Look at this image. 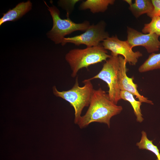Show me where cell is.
Masks as SVG:
<instances>
[{
    "instance_id": "7c38bea8",
    "label": "cell",
    "mask_w": 160,
    "mask_h": 160,
    "mask_svg": "<svg viewBox=\"0 0 160 160\" xmlns=\"http://www.w3.org/2000/svg\"><path fill=\"white\" fill-rule=\"evenodd\" d=\"M114 0H87L83 1L79 6L80 10L89 9L92 13L105 12L109 5L113 4Z\"/></svg>"
},
{
    "instance_id": "8992f818",
    "label": "cell",
    "mask_w": 160,
    "mask_h": 160,
    "mask_svg": "<svg viewBox=\"0 0 160 160\" xmlns=\"http://www.w3.org/2000/svg\"><path fill=\"white\" fill-rule=\"evenodd\" d=\"M105 22L101 20L97 24L89 26L83 33L71 37L64 38L61 44L64 46L67 43H71L76 46L83 44L87 47L97 46L100 42L109 37L108 32L105 31Z\"/></svg>"
},
{
    "instance_id": "277c9868",
    "label": "cell",
    "mask_w": 160,
    "mask_h": 160,
    "mask_svg": "<svg viewBox=\"0 0 160 160\" xmlns=\"http://www.w3.org/2000/svg\"><path fill=\"white\" fill-rule=\"evenodd\" d=\"M45 3L51 15L53 23L52 29L47 35L56 44H61L65 36L74 31H85L90 25L89 21L87 20L76 23L70 18L69 15H67L66 19H62L60 17V11L56 7H49Z\"/></svg>"
},
{
    "instance_id": "ba28073f",
    "label": "cell",
    "mask_w": 160,
    "mask_h": 160,
    "mask_svg": "<svg viewBox=\"0 0 160 160\" xmlns=\"http://www.w3.org/2000/svg\"><path fill=\"white\" fill-rule=\"evenodd\" d=\"M127 41L132 48L136 46L144 47L149 53L157 52L160 48L159 36L155 33L144 34L130 27H127Z\"/></svg>"
},
{
    "instance_id": "9c48e42d",
    "label": "cell",
    "mask_w": 160,
    "mask_h": 160,
    "mask_svg": "<svg viewBox=\"0 0 160 160\" xmlns=\"http://www.w3.org/2000/svg\"><path fill=\"white\" fill-rule=\"evenodd\" d=\"M120 67L119 74L118 83L120 90L128 92L136 96L139 101L153 105V102L146 97L141 95L137 89V85L133 82V77L129 78L127 75V62L123 57L119 56Z\"/></svg>"
},
{
    "instance_id": "52a82bcc",
    "label": "cell",
    "mask_w": 160,
    "mask_h": 160,
    "mask_svg": "<svg viewBox=\"0 0 160 160\" xmlns=\"http://www.w3.org/2000/svg\"><path fill=\"white\" fill-rule=\"evenodd\" d=\"M101 44L105 49L111 52V55L118 56L121 55L127 63L132 65H135L138 59L143 55L139 51H133L127 40H121L116 35L108 37Z\"/></svg>"
},
{
    "instance_id": "5b68a950",
    "label": "cell",
    "mask_w": 160,
    "mask_h": 160,
    "mask_svg": "<svg viewBox=\"0 0 160 160\" xmlns=\"http://www.w3.org/2000/svg\"><path fill=\"white\" fill-rule=\"evenodd\" d=\"M119 67V56L111 55L105 61L99 72L94 76L88 79L91 81L95 79H99L105 82L108 87V94L110 99L116 105L121 100V90L118 83Z\"/></svg>"
},
{
    "instance_id": "4fadbf2b",
    "label": "cell",
    "mask_w": 160,
    "mask_h": 160,
    "mask_svg": "<svg viewBox=\"0 0 160 160\" xmlns=\"http://www.w3.org/2000/svg\"><path fill=\"white\" fill-rule=\"evenodd\" d=\"M134 96L128 92L124 90L120 91V99L128 101L130 103L133 109L134 113L136 117L137 121L141 123L144 120L140 109L142 103L139 101L136 100L134 98Z\"/></svg>"
},
{
    "instance_id": "7a4b0ae2",
    "label": "cell",
    "mask_w": 160,
    "mask_h": 160,
    "mask_svg": "<svg viewBox=\"0 0 160 160\" xmlns=\"http://www.w3.org/2000/svg\"><path fill=\"white\" fill-rule=\"evenodd\" d=\"M111 56L100 44L83 49H71L66 54L65 58L71 70V76L74 78L80 69H87L92 65L106 61Z\"/></svg>"
},
{
    "instance_id": "9a60e30c",
    "label": "cell",
    "mask_w": 160,
    "mask_h": 160,
    "mask_svg": "<svg viewBox=\"0 0 160 160\" xmlns=\"http://www.w3.org/2000/svg\"><path fill=\"white\" fill-rule=\"evenodd\" d=\"M136 145L140 149H145L153 153L157 157L156 160H160V153L157 147L153 143V140L147 137V133L144 131L141 132L140 140L136 143Z\"/></svg>"
},
{
    "instance_id": "30bf717a",
    "label": "cell",
    "mask_w": 160,
    "mask_h": 160,
    "mask_svg": "<svg viewBox=\"0 0 160 160\" xmlns=\"http://www.w3.org/2000/svg\"><path fill=\"white\" fill-rule=\"evenodd\" d=\"M32 7V3L30 0L19 3L14 8L3 14L0 19V25L7 21L18 20L30 10Z\"/></svg>"
},
{
    "instance_id": "ac0fdd59",
    "label": "cell",
    "mask_w": 160,
    "mask_h": 160,
    "mask_svg": "<svg viewBox=\"0 0 160 160\" xmlns=\"http://www.w3.org/2000/svg\"><path fill=\"white\" fill-rule=\"evenodd\" d=\"M151 1L153 9L152 12L147 14V16L151 18L156 16L160 17V0H152Z\"/></svg>"
},
{
    "instance_id": "2e32d148",
    "label": "cell",
    "mask_w": 160,
    "mask_h": 160,
    "mask_svg": "<svg viewBox=\"0 0 160 160\" xmlns=\"http://www.w3.org/2000/svg\"><path fill=\"white\" fill-rule=\"evenodd\" d=\"M142 31L144 34L155 33L160 36V17L156 16L151 18L149 23L144 25Z\"/></svg>"
},
{
    "instance_id": "5bb4252c",
    "label": "cell",
    "mask_w": 160,
    "mask_h": 160,
    "mask_svg": "<svg viewBox=\"0 0 160 160\" xmlns=\"http://www.w3.org/2000/svg\"><path fill=\"white\" fill-rule=\"evenodd\" d=\"M159 69H160V53H153L139 67L138 71L143 73Z\"/></svg>"
},
{
    "instance_id": "3957f363",
    "label": "cell",
    "mask_w": 160,
    "mask_h": 160,
    "mask_svg": "<svg viewBox=\"0 0 160 160\" xmlns=\"http://www.w3.org/2000/svg\"><path fill=\"white\" fill-rule=\"evenodd\" d=\"M75 80L73 86L68 90L59 91L54 86L53 91L56 97L68 101L73 107L75 111L74 123L77 124L83 109L89 106L94 89L91 81L88 79L83 81L84 85L82 87L79 86L78 77Z\"/></svg>"
},
{
    "instance_id": "6da1fadb",
    "label": "cell",
    "mask_w": 160,
    "mask_h": 160,
    "mask_svg": "<svg viewBox=\"0 0 160 160\" xmlns=\"http://www.w3.org/2000/svg\"><path fill=\"white\" fill-rule=\"evenodd\" d=\"M122 110V106L110 100L108 94L101 88L94 89L89 108L77 124L83 128L92 122H97L106 124L109 128L111 118L119 114Z\"/></svg>"
},
{
    "instance_id": "e0dca14e",
    "label": "cell",
    "mask_w": 160,
    "mask_h": 160,
    "mask_svg": "<svg viewBox=\"0 0 160 160\" xmlns=\"http://www.w3.org/2000/svg\"><path fill=\"white\" fill-rule=\"evenodd\" d=\"M79 1V0H60L58 4L59 6L66 11L67 15H69L71 12L73 10L75 4Z\"/></svg>"
},
{
    "instance_id": "8fae6325",
    "label": "cell",
    "mask_w": 160,
    "mask_h": 160,
    "mask_svg": "<svg viewBox=\"0 0 160 160\" xmlns=\"http://www.w3.org/2000/svg\"><path fill=\"white\" fill-rule=\"evenodd\" d=\"M129 5V9L137 18L144 14H148L152 12L154 7L151 0H135L132 3L131 0H124Z\"/></svg>"
}]
</instances>
